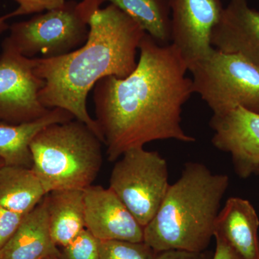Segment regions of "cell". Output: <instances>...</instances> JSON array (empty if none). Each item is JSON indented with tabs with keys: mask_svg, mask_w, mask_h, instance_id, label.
<instances>
[{
	"mask_svg": "<svg viewBox=\"0 0 259 259\" xmlns=\"http://www.w3.org/2000/svg\"><path fill=\"white\" fill-rule=\"evenodd\" d=\"M134 19L161 45L171 44V13L168 0H102Z\"/></svg>",
	"mask_w": 259,
	"mask_h": 259,
	"instance_id": "obj_18",
	"label": "cell"
},
{
	"mask_svg": "<svg viewBox=\"0 0 259 259\" xmlns=\"http://www.w3.org/2000/svg\"><path fill=\"white\" fill-rule=\"evenodd\" d=\"M8 19H10L8 14L0 17V35L10 28L9 25L7 23V20H8Z\"/></svg>",
	"mask_w": 259,
	"mask_h": 259,
	"instance_id": "obj_25",
	"label": "cell"
},
{
	"mask_svg": "<svg viewBox=\"0 0 259 259\" xmlns=\"http://www.w3.org/2000/svg\"><path fill=\"white\" fill-rule=\"evenodd\" d=\"M100 243L88 230H83L61 250L62 259H100Z\"/></svg>",
	"mask_w": 259,
	"mask_h": 259,
	"instance_id": "obj_20",
	"label": "cell"
},
{
	"mask_svg": "<svg viewBox=\"0 0 259 259\" xmlns=\"http://www.w3.org/2000/svg\"><path fill=\"white\" fill-rule=\"evenodd\" d=\"M212 144L229 153L237 175L246 179L259 166V113L238 107L221 115H212Z\"/></svg>",
	"mask_w": 259,
	"mask_h": 259,
	"instance_id": "obj_10",
	"label": "cell"
},
{
	"mask_svg": "<svg viewBox=\"0 0 259 259\" xmlns=\"http://www.w3.org/2000/svg\"><path fill=\"white\" fill-rule=\"evenodd\" d=\"M47 194L32 168L5 166L0 169V207L26 215Z\"/></svg>",
	"mask_w": 259,
	"mask_h": 259,
	"instance_id": "obj_17",
	"label": "cell"
},
{
	"mask_svg": "<svg viewBox=\"0 0 259 259\" xmlns=\"http://www.w3.org/2000/svg\"><path fill=\"white\" fill-rule=\"evenodd\" d=\"M214 237L216 247L212 259H243L220 235L214 234Z\"/></svg>",
	"mask_w": 259,
	"mask_h": 259,
	"instance_id": "obj_24",
	"label": "cell"
},
{
	"mask_svg": "<svg viewBox=\"0 0 259 259\" xmlns=\"http://www.w3.org/2000/svg\"><path fill=\"white\" fill-rule=\"evenodd\" d=\"M85 228L101 241L141 243L144 228L110 188L91 185L83 190Z\"/></svg>",
	"mask_w": 259,
	"mask_h": 259,
	"instance_id": "obj_11",
	"label": "cell"
},
{
	"mask_svg": "<svg viewBox=\"0 0 259 259\" xmlns=\"http://www.w3.org/2000/svg\"><path fill=\"white\" fill-rule=\"evenodd\" d=\"M156 252L144 242L101 241L100 259H153Z\"/></svg>",
	"mask_w": 259,
	"mask_h": 259,
	"instance_id": "obj_19",
	"label": "cell"
},
{
	"mask_svg": "<svg viewBox=\"0 0 259 259\" xmlns=\"http://www.w3.org/2000/svg\"><path fill=\"white\" fill-rule=\"evenodd\" d=\"M49 231L58 247L66 246L86 229L83 190H56L47 194Z\"/></svg>",
	"mask_w": 259,
	"mask_h": 259,
	"instance_id": "obj_16",
	"label": "cell"
},
{
	"mask_svg": "<svg viewBox=\"0 0 259 259\" xmlns=\"http://www.w3.org/2000/svg\"><path fill=\"white\" fill-rule=\"evenodd\" d=\"M212 47L238 54L259 66V11L247 0H230L211 36Z\"/></svg>",
	"mask_w": 259,
	"mask_h": 259,
	"instance_id": "obj_12",
	"label": "cell"
},
{
	"mask_svg": "<svg viewBox=\"0 0 259 259\" xmlns=\"http://www.w3.org/2000/svg\"><path fill=\"white\" fill-rule=\"evenodd\" d=\"M146 33L115 5L99 8L90 19L84 45L59 57L35 59L34 71L45 81L39 100L48 109L69 112L93 129L103 143L96 121L88 111V94L103 78H125L134 71L140 44Z\"/></svg>",
	"mask_w": 259,
	"mask_h": 259,
	"instance_id": "obj_2",
	"label": "cell"
},
{
	"mask_svg": "<svg viewBox=\"0 0 259 259\" xmlns=\"http://www.w3.org/2000/svg\"><path fill=\"white\" fill-rule=\"evenodd\" d=\"M229 1H230V0H229Z\"/></svg>",
	"mask_w": 259,
	"mask_h": 259,
	"instance_id": "obj_29",
	"label": "cell"
},
{
	"mask_svg": "<svg viewBox=\"0 0 259 259\" xmlns=\"http://www.w3.org/2000/svg\"><path fill=\"white\" fill-rule=\"evenodd\" d=\"M102 4V0L66 1L60 8L13 24L7 38L20 54L30 59L66 55L84 45L92 15Z\"/></svg>",
	"mask_w": 259,
	"mask_h": 259,
	"instance_id": "obj_5",
	"label": "cell"
},
{
	"mask_svg": "<svg viewBox=\"0 0 259 259\" xmlns=\"http://www.w3.org/2000/svg\"><path fill=\"white\" fill-rule=\"evenodd\" d=\"M212 254L206 250L202 252L185 250H167L156 253L153 259H212Z\"/></svg>",
	"mask_w": 259,
	"mask_h": 259,
	"instance_id": "obj_23",
	"label": "cell"
},
{
	"mask_svg": "<svg viewBox=\"0 0 259 259\" xmlns=\"http://www.w3.org/2000/svg\"><path fill=\"white\" fill-rule=\"evenodd\" d=\"M101 139L74 119L42 129L32 141V169L47 193L83 190L93 185L103 163Z\"/></svg>",
	"mask_w": 259,
	"mask_h": 259,
	"instance_id": "obj_4",
	"label": "cell"
},
{
	"mask_svg": "<svg viewBox=\"0 0 259 259\" xmlns=\"http://www.w3.org/2000/svg\"><path fill=\"white\" fill-rule=\"evenodd\" d=\"M171 44L189 65L212 49L211 36L225 8L222 0H168Z\"/></svg>",
	"mask_w": 259,
	"mask_h": 259,
	"instance_id": "obj_9",
	"label": "cell"
},
{
	"mask_svg": "<svg viewBox=\"0 0 259 259\" xmlns=\"http://www.w3.org/2000/svg\"><path fill=\"white\" fill-rule=\"evenodd\" d=\"M139 52L137 66L127 77L107 76L94 88L95 121L110 162L152 141H196L182 125V108L194 89L180 51L146 33Z\"/></svg>",
	"mask_w": 259,
	"mask_h": 259,
	"instance_id": "obj_1",
	"label": "cell"
},
{
	"mask_svg": "<svg viewBox=\"0 0 259 259\" xmlns=\"http://www.w3.org/2000/svg\"><path fill=\"white\" fill-rule=\"evenodd\" d=\"M194 93L212 115L242 107L259 113V66L238 54L212 49L188 66Z\"/></svg>",
	"mask_w": 259,
	"mask_h": 259,
	"instance_id": "obj_6",
	"label": "cell"
},
{
	"mask_svg": "<svg viewBox=\"0 0 259 259\" xmlns=\"http://www.w3.org/2000/svg\"><path fill=\"white\" fill-rule=\"evenodd\" d=\"M256 173H258L259 175V166H258V169H257Z\"/></svg>",
	"mask_w": 259,
	"mask_h": 259,
	"instance_id": "obj_28",
	"label": "cell"
},
{
	"mask_svg": "<svg viewBox=\"0 0 259 259\" xmlns=\"http://www.w3.org/2000/svg\"><path fill=\"white\" fill-rule=\"evenodd\" d=\"M41 259H62L61 255V250L59 253H55V254H51L47 255Z\"/></svg>",
	"mask_w": 259,
	"mask_h": 259,
	"instance_id": "obj_26",
	"label": "cell"
},
{
	"mask_svg": "<svg viewBox=\"0 0 259 259\" xmlns=\"http://www.w3.org/2000/svg\"><path fill=\"white\" fill-rule=\"evenodd\" d=\"M169 186L165 158L157 151L138 147L116 161L109 188L144 228L157 212Z\"/></svg>",
	"mask_w": 259,
	"mask_h": 259,
	"instance_id": "obj_7",
	"label": "cell"
},
{
	"mask_svg": "<svg viewBox=\"0 0 259 259\" xmlns=\"http://www.w3.org/2000/svg\"><path fill=\"white\" fill-rule=\"evenodd\" d=\"M25 216L0 207V250L15 234Z\"/></svg>",
	"mask_w": 259,
	"mask_h": 259,
	"instance_id": "obj_22",
	"label": "cell"
},
{
	"mask_svg": "<svg viewBox=\"0 0 259 259\" xmlns=\"http://www.w3.org/2000/svg\"><path fill=\"white\" fill-rule=\"evenodd\" d=\"M74 119L69 112L54 108L31 122L20 124L0 122V158L4 161L5 166L32 168L33 161L30 146L37 135L51 124Z\"/></svg>",
	"mask_w": 259,
	"mask_h": 259,
	"instance_id": "obj_15",
	"label": "cell"
},
{
	"mask_svg": "<svg viewBox=\"0 0 259 259\" xmlns=\"http://www.w3.org/2000/svg\"><path fill=\"white\" fill-rule=\"evenodd\" d=\"M18 8L12 13H8L10 18L20 15L40 13L44 11L60 8L66 0H15Z\"/></svg>",
	"mask_w": 259,
	"mask_h": 259,
	"instance_id": "obj_21",
	"label": "cell"
},
{
	"mask_svg": "<svg viewBox=\"0 0 259 259\" xmlns=\"http://www.w3.org/2000/svg\"><path fill=\"white\" fill-rule=\"evenodd\" d=\"M229 177L212 173L203 163H186L170 185L157 212L144 227V243L156 253L167 250L202 252L214 237Z\"/></svg>",
	"mask_w": 259,
	"mask_h": 259,
	"instance_id": "obj_3",
	"label": "cell"
},
{
	"mask_svg": "<svg viewBox=\"0 0 259 259\" xmlns=\"http://www.w3.org/2000/svg\"><path fill=\"white\" fill-rule=\"evenodd\" d=\"M5 162L3 161V159H2L1 158H0V169H1L2 168H3V166H5Z\"/></svg>",
	"mask_w": 259,
	"mask_h": 259,
	"instance_id": "obj_27",
	"label": "cell"
},
{
	"mask_svg": "<svg viewBox=\"0 0 259 259\" xmlns=\"http://www.w3.org/2000/svg\"><path fill=\"white\" fill-rule=\"evenodd\" d=\"M259 218L250 202L231 197L220 210L214 234L220 235L243 259H259Z\"/></svg>",
	"mask_w": 259,
	"mask_h": 259,
	"instance_id": "obj_13",
	"label": "cell"
},
{
	"mask_svg": "<svg viewBox=\"0 0 259 259\" xmlns=\"http://www.w3.org/2000/svg\"><path fill=\"white\" fill-rule=\"evenodd\" d=\"M34 68L35 59L22 55L6 37L0 54V122H31L51 110L39 100L45 81L35 74Z\"/></svg>",
	"mask_w": 259,
	"mask_h": 259,
	"instance_id": "obj_8",
	"label": "cell"
},
{
	"mask_svg": "<svg viewBox=\"0 0 259 259\" xmlns=\"http://www.w3.org/2000/svg\"><path fill=\"white\" fill-rule=\"evenodd\" d=\"M59 252L49 231L46 195L0 250V259H41Z\"/></svg>",
	"mask_w": 259,
	"mask_h": 259,
	"instance_id": "obj_14",
	"label": "cell"
}]
</instances>
